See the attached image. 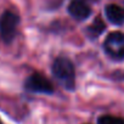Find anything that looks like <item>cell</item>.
I'll use <instances>...</instances> for the list:
<instances>
[{
  "label": "cell",
  "instance_id": "6da1fadb",
  "mask_svg": "<svg viewBox=\"0 0 124 124\" xmlns=\"http://www.w3.org/2000/svg\"><path fill=\"white\" fill-rule=\"evenodd\" d=\"M52 73L55 78L66 89L72 90L76 84V72L73 63L66 57H57L52 65Z\"/></svg>",
  "mask_w": 124,
  "mask_h": 124
},
{
  "label": "cell",
  "instance_id": "7a4b0ae2",
  "mask_svg": "<svg viewBox=\"0 0 124 124\" xmlns=\"http://www.w3.org/2000/svg\"><path fill=\"white\" fill-rule=\"evenodd\" d=\"M20 23V17L15 12L6 10L0 16V37L3 41L10 44L17 33V27Z\"/></svg>",
  "mask_w": 124,
  "mask_h": 124
},
{
  "label": "cell",
  "instance_id": "3957f363",
  "mask_svg": "<svg viewBox=\"0 0 124 124\" xmlns=\"http://www.w3.org/2000/svg\"><path fill=\"white\" fill-rule=\"evenodd\" d=\"M105 50L106 52L116 58L124 57V33L122 32H112L107 35L105 40Z\"/></svg>",
  "mask_w": 124,
  "mask_h": 124
},
{
  "label": "cell",
  "instance_id": "277c9868",
  "mask_svg": "<svg viewBox=\"0 0 124 124\" xmlns=\"http://www.w3.org/2000/svg\"><path fill=\"white\" fill-rule=\"evenodd\" d=\"M26 89L32 93L38 94H51L54 91V86L51 82L45 78L41 73H33L26 80Z\"/></svg>",
  "mask_w": 124,
  "mask_h": 124
},
{
  "label": "cell",
  "instance_id": "5b68a950",
  "mask_svg": "<svg viewBox=\"0 0 124 124\" xmlns=\"http://www.w3.org/2000/svg\"><path fill=\"white\" fill-rule=\"evenodd\" d=\"M68 12L78 21L86 20L91 14V8L85 0H72L68 5Z\"/></svg>",
  "mask_w": 124,
  "mask_h": 124
},
{
  "label": "cell",
  "instance_id": "8992f818",
  "mask_svg": "<svg viewBox=\"0 0 124 124\" xmlns=\"http://www.w3.org/2000/svg\"><path fill=\"white\" fill-rule=\"evenodd\" d=\"M105 14L107 20L113 24H122L124 22V9L118 5L114 4L107 5L105 8Z\"/></svg>",
  "mask_w": 124,
  "mask_h": 124
},
{
  "label": "cell",
  "instance_id": "52a82bcc",
  "mask_svg": "<svg viewBox=\"0 0 124 124\" xmlns=\"http://www.w3.org/2000/svg\"><path fill=\"white\" fill-rule=\"evenodd\" d=\"M105 31V23L102 22L101 18H96L88 28V33L94 38V37H97L100 35L102 32Z\"/></svg>",
  "mask_w": 124,
  "mask_h": 124
},
{
  "label": "cell",
  "instance_id": "ba28073f",
  "mask_svg": "<svg viewBox=\"0 0 124 124\" xmlns=\"http://www.w3.org/2000/svg\"><path fill=\"white\" fill-rule=\"evenodd\" d=\"M97 123L99 124H124V119L120 118V117L105 114V116H102V117L99 118Z\"/></svg>",
  "mask_w": 124,
  "mask_h": 124
},
{
  "label": "cell",
  "instance_id": "9c48e42d",
  "mask_svg": "<svg viewBox=\"0 0 124 124\" xmlns=\"http://www.w3.org/2000/svg\"><path fill=\"white\" fill-rule=\"evenodd\" d=\"M0 124H3V123H1V120H0Z\"/></svg>",
  "mask_w": 124,
  "mask_h": 124
},
{
  "label": "cell",
  "instance_id": "30bf717a",
  "mask_svg": "<svg viewBox=\"0 0 124 124\" xmlns=\"http://www.w3.org/2000/svg\"><path fill=\"white\" fill-rule=\"evenodd\" d=\"M93 1H95V0H93Z\"/></svg>",
  "mask_w": 124,
  "mask_h": 124
}]
</instances>
